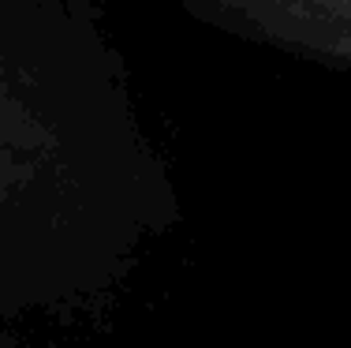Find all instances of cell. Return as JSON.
Here are the masks:
<instances>
[{"instance_id": "6da1fadb", "label": "cell", "mask_w": 351, "mask_h": 348, "mask_svg": "<svg viewBox=\"0 0 351 348\" xmlns=\"http://www.w3.org/2000/svg\"><path fill=\"white\" fill-rule=\"evenodd\" d=\"M176 221V184L90 8L0 0V318L108 300Z\"/></svg>"}, {"instance_id": "7a4b0ae2", "label": "cell", "mask_w": 351, "mask_h": 348, "mask_svg": "<svg viewBox=\"0 0 351 348\" xmlns=\"http://www.w3.org/2000/svg\"><path fill=\"white\" fill-rule=\"evenodd\" d=\"M198 19L288 53L351 64V0H183Z\"/></svg>"}, {"instance_id": "3957f363", "label": "cell", "mask_w": 351, "mask_h": 348, "mask_svg": "<svg viewBox=\"0 0 351 348\" xmlns=\"http://www.w3.org/2000/svg\"><path fill=\"white\" fill-rule=\"evenodd\" d=\"M0 348H27V345H19V341H15V337L8 334L4 326H0Z\"/></svg>"}, {"instance_id": "277c9868", "label": "cell", "mask_w": 351, "mask_h": 348, "mask_svg": "<svg viewBox=\"0 0 351 348\" xmlns=\"http://www.w3.org/2000/svg\"><path fill=\"white\" fill-rule=\"evenodd\" d=\"M75 4H82V8H86V0H75Z\"/></svg>"}]
</instances>
